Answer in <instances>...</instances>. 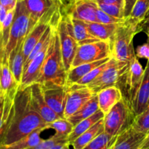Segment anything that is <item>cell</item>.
<instances>
[{
  "label": "cell",
  "mask_w": 149,
  "mask_h": 149,
  "mask_svg": "<svg viewBox=\"0 0 149 149\" xmlns=\"http://www.w3.org/2000/svg\"><path fill=\"white\" fill-rule=\"evenodd\" d=\"M1 96H0V102H1Z\"/></svg>",
  "instance_id": "obj_47"
},
{
  "label": "cell",
  "mask_w": 149,
  "mask_h": 149,
  "mask_svg": "<svg viewBox=\"0 0 149 149\" xmlns=\"http://www.w3.org/2000/svg\"><path fill=\"white\" fill-rule=\"evenodd\" d=\"M138 25L127 18H125L119 24L114 34L109 40L112 58L130 64L137 58L132 40L135 35L140 32Z\"/></svg>",
  "instance_id": "obj_3"
},
{
  "label": "cell",
  "mask_w": 149,
  "mask_h": 149,
  "mask_svg": "<svg viewBox=\"0 0 149 149\" xmlns=\"http://www.w3.org/2000/svg\"><path fill=\"white\" fill-rule=\"evenodd\" d=\"M149 105V61L144 70L143 77L136 96L132 105L134 115H138L146 109Z\"/></svg>",
  "instance_id": "obj_19"
},
{
  "label": "cell",
  "mask_w": 149,
  "mask_h": 149,
  "mask_svg": "<svg viewBox=\"0 0 149 149\" xmlns=\"http://www.w3.org/2000/svg\"><path fill=\"white\" fill-rule=\"evenodd\" d=\"M87 29L92 35L101 41H109L114 34L120 23L105 24L95 22H86Z\"/></svg>",
  "instance_id": "obj_24"
},
{
  "label": "cell",
  "mask_w": 149,
  "mask_h": 149,
  "mask_svg": "<svg viewBox=\"0 0 149 149\" xmlns=\"http://www.w3.org/2000/svg\"><path fill=\"white\" fill-rule=\"evenodd\" d=\"M103 118L96 123L94 126H93L87 131L81 134L79 137H77L75 140L71 142L70 143V145H72L74 149H82L92 140H94L97 136L105 131Z\"/></svg>",
  "instance_id": "obj_25"
},
{
  "label": "cell",
  "mask_w": 149,
  "mask_h": 149,
  "mask_svg": "<svg viewBox=\"0 0 149 149\" xmlns=\"http://www.w3.org/2000/svg\"><path fill=\"white\" fill-rule=\"evenodd\" d=\"M15 96H1L0 102V147L4 145L6 135L10 128L14 111Z\"/></svg>",
  "instance_id": "obj_18"
},
{
  "label": "cell",
  "mask_w": 149,
  "mask_h": 149,
  "mask_svg": "<svg viewBox=\"0 0 149 149\" xmlns=\"http://www.w3.org/2000/svg\"><path fill=\"white\" fill-rule=\"evenodd\" d=\"M97 97L99 109L106 115L123 98V96L119 88L111 86L100 91L97 94Z\"/></svg>",
  "instance_id": "obj_21"
},
{
  "label": "cell",
  "mask_w": 149,
  "mask_h": 149,
  "mask_svg": "<svg viewBox=\"0 0 149 149\" xmlns=\"http://www.w3.org/2000/svg\"><path fill=\"white\" fill-rule=\"evenodd\" d=\"M15 10L9 11L6 18L1 25V33H0V49H4L6 51V47L8 43L9 37H10V29H11L12 23L14 18Z\"/></svg>",
  "instance_id": "obj_32"
},
{
  "label": "cell",
  "mask_w": 149,
  "mask_h": 149,
  "mask_svg": "<svg viewBox=\"0 0 149 149\" xmlns=\"http://www.w3.org/2000/svg\"><path fill=\"white\" fill-rule=\"evenodd\" d=\"M74 127V125L65 118H59L47 124L48 129H52L55 131L56 135L65 139H68Z\"/></svg>",
  "instance_id": "obj_30"
},
{
  "label": "cell",
  "mask_w": 149,
  "mask_h": 149,
  "mask_svg": "<svg viewBox=\"0 0 149 149\" xmlns=\"http://www.w3.org/2000/svg\"><path fill=\"white\" fill-rule=\"evenodd\" d=\"M23 42L17 45L9 56V65L16 82L20 86L24 70L25 58L23 55Z\"/></svg>",
  "instance_id": "obj_22"
},
{
  "label": "cell",
  "mask_w": 149,
  "mask_h": 149,
  "mask_svg": "<svg viewBox=\"0 0 149 149\" xmlns=\"http://www.w3.org/2000/svg\"><path fill=\"white\" fill-rule=\"evenodd\" d=\"M30 14L23 1H18L15 10L14 18L10 29L8 43L6 47L7 56L20 43L24 42L29 33Z\"/></svg>",
  "instance_id": "obj_5"
},
{
  "label": "cell",
  "mask_w": 149,
  "mask_h": 149,
  "mask_svg": "<svg viewBox=\"0 0 149 149\" xmlns=\"http://www.w3.org/2000/svg\"><path fill=\"white\" fill-rule=\"evenodd\" d=\"M104 13L120 19H125V6L118 4H97Z\"/></svg>",
  "instance_id": "obj_34"
},
{
  "label": "cell",
  "mask_w": 149,
  "mask_h": 149,
  "mask_svg": "<svg viewBox=\"0 0 149 149\" xmlns=\"http://www.w3.org/2000/svg\"><path fill=\"white\" fill-rule=\"evenodd\" d=\"M146 136L137 131L130 126L118 134L116 141L110 149H140Z\"/></svg>",
  "instance_id": "obj_17"
},
{
  "label": "cell",
  "mask_w": 149,
  "mask_h": 149,
  "mask_svg": "<svg viewBox=\"0 0 149 149\" xmlns=\"http://www.w3.org/2000/svg\"><path fill=\"white\" fill-rule=\"evenodd\" d=\"M116 137L117 136H111L103 131L82 149H110L116 141Z\"/></svg>",
  "instance_id": "obj_29"
},
{
  "label": "cell",
  "mask_w": 149,
  "mask_h": 149,
  "mask_svg": "<svg viewBox=\"0 0 149 149\" xmlns=\"http://www.w3.org/2000/svg\"><path fill=\"white\" fill-rule=\"evenodd\" d=\"M0 149H4V148H1V147H0Z\"/></svg>",
  "instance_id": "obj_50"
},
{
  "label": "cell",
  "mask_w": 149,
  "mask_h": 149,
  "mask_svg": "<svg viewBox=\"0 0 149 149\" xmlns=\"http://www.w3.org/2000/svg\"><path fill=\"white\" fill-rule=\"evenodd\" d=\"M111 57L109 58H103L100 61H95V62L87 63V64H83L81 65H79L77 67L71 68L69 71L67 72V84L71 85L73 83H76L78 80L82 78L84 76L88 74L89 72L95 69L96 67H99L101 64L106 63L111 59Z\"/></svg>",
  "instance_id": "obj_23"
},
{
  "label": "cell",
  "mask_w": 149,
  "mask_h": 149,
  "mask_svg": "<svg viewBox=\"0 0 149 149\" xmlns=\"http://www.w3.org/2000/svg\"><path fill=\"white\" fill-rule=\"evenodd\" d=\"M52 34H53V32H52ZM51 40H52V37L49 39V42L46 44L45 48L35 56V58L31 61L30 64L24 70L18 90H23L26 88H29L32 84L36 83V81L39 79V75H40L41 71H42V69L43 67L47 56Z\"/></svg>",
  "instance_id": "obj_12"
},
{
  "label": "cell",
  "mask_w": 149,
  "mask_h": 149,
  "mask_svg": "<svg viewBox=\"0 0 149 149\" xmlns=\"http://www.w3.org/2000/svg\"><path fill=\"white\" fill-rule=\"evenodd\" d=\"M23 0H17V1H23Z\"/></svg>",
  "instance_id": "obj_48"
},
{
  "label": "cell",
  "mask_w": 149,
  "mask_h": 149,
  "mask_svg": "<svg viewBox=\"0 0 149 149\" xmlns=\"http://www.w3.org/2000/svg\"><path fill=\"white\" fill-rule=\"evenodd\" d=\"M144 74V69L135 58L130 64L126 73L121 78L116 87L119 88L122 93L124 99L132 109V105L139 89Z\"/></svg>",
  "instance_id": "obj_6"
},
{
  "label": "cell",
  "mask_w": 149,
  "mask_h": 149,
  "mask_svg": "<svg viewBox=\"0 0 149 149\" xmlns=\"http://www.w3.org/2000/svg\"><path fill=\"white\" fill-rule=\"evenodd\" d=\"M23 2L30 14V32L39 19L56 1L53 0H23Z\"/></svg>",
  "instance_id": "obj_20"
},
{
  "label": "cell",
  "mask_w": 149,
  "mask_h": 149,
  "mask_svg": "<svg viewBox=\"0 0 149 149\" xmlns=\"http://www.w3.org/2000/svg\"><path fill=\"white\" fill-rule=\"evenodd\" d=\"M40 85V84H39ZM42 93L49 108L61 118H64L65 102L68 92V86H42Z\"/></svg>",
  "instance_id": "obj_13"
},
{
  "label": "cell",
  "mask_w": 149,
  "mask_h": 149,
  "mask_svg": "<svg viewBox=\"0 0 149 149\" xmlns=\"http://www.w3.org/2000/svg\"><path fill=\"white\" fill-rule=\"evenodd\" d=\"M129 65L128 63L122 62L111 58L109 67L87 86L96 95L106 88L117 86L121 78L128 70Z\"/></svg>",
  "instance_id": "obj_7"
},
{
  "label": "cell",
  "mask_w": 149,
  "mask_h": 149,
  "mask_svg": "<svg viewBox=\"0 0 149 149\" xmlns=\"http://www.w3.org/2000/svg\"><path fill=\"white\" fill-rule=\"evenodd\" d=\"M111 59L109 60V61H107L106 63H104V64H101L99 67H96L95 69H94L93 70H92L90 72H89L88 74H86L85 76L82 77V78L80 79L77 82V84L80 85V86H87L89 83H90L91 82H93V80L95 78H97L99 75L102 73V72L103 70H106L109 65L110 64V61Z\"/></svg>",
  "instance_id": "obj_35"
},
{
  "label": "cell",
  "mask_w": 149,
  "mask_h": 149,
  "mask_svg": "<svg viewBox=\"0 0 149 149\" xmlns=\"http://www.w3.org/2000/svg\"><path fill=\"white\" fill-rule=\"evenodd\" d=\"M47 124L31 105L29 88L18 90L14 99V111L3 145H9Z\"/></svg>",
  "instance_id": "obj_1"
},
{
  "label": "cell",
  "mask_w": 149,
  "mask_h": 149,
  "mask_svg": "<svg viewBox=\"0 0 149 149\" xmlns=\"http://www.w3.org/2000/svg\"><path fill=\"white\" fill-rule=\"evenodd\" d=\"M104 116V113L100 110H99L98 111H97L93 115L86 118V119L83 120L81 122H79L77 125L74 126L72 132L70 134V135L68 137V143L70 144L71 142L75 140L77 137H79L81 134H82L83 133L87 131L89 129L91 128L93 126H94L96 123H97L99 121L103 119Z\"/></svg>",
  "instance_id": "obj_26"
},
{
  "label": "cell",
  "mask_w": 149,
  "mask_h": 149,
  "mask_svg": "<svg viewBox=\"0 0 149 149\" xmlns=\"http://www.w3.org/2000/svg\"><path fill=\"white\" fill-rule=\"evenodd\" d=\"M109 57L111 58L109 41L100 40L79 45L71 68L83 64L100 61Z\"/></svg>",
  "instance_id": "obj_8"
},
{
  "label": "cell",
  "mask_w": 149,
  "mask_h": 149,
  "mask_svg": "<svg viewBox=\"0 0 149 149\" xmlns=\"http://www.w3.org/2000/svg\"><path fill=\"white\" fill-rule=\"evenodd\" d=\"M140 149H149V134L146 136Z\"/></svg>",
  "instance_id": "obj_44"
},
{
  "label": "cell",
  "mask_w": 149,
  "mask_h": 149,
  "mask_svg": "<svg viewBox=\"0 0 149 149\" xmlns=\"http://www.w3.org/2000/svg\"><path fill=\"white\" fill-rule=\"evenodd\" d=\"M135 56L138 58H146L149 61V41L137 47Z\"/></svg>",
  "instance_id": "obj_38"
},
{
  "label": "cell",
  "mask_w": 149,
  "mask_h": 149,
  "mask_svg": "<svg viewBox=\"0 0 149 149\" xmlns=\"http://www.w3.org/2000/svg\"><path fill=\"white\" fill-rule=\"evenodd\" d=\"M65 143H68V139L63 138L55 134L49 139L43 140L37 145L29 149H52L54 146L57 145L65 144Z\"/></svg>",
  "instance_id": "obj_36"
},
{
  "label": "cell",
  "mask_w": 149,
  "mask_h": 149,
  "mask_svg": "<svg viewBox=\"0 0 149 149\" xmlns=\"http://www.w3.org/2000/svg\"><path fill=\"white\" fill-rule=\"evenodd\" d=\"M67 86H68V92L64 110L65 119L77 112L88 101L96 96L87 86H80L77 83Z\"/></svg>",
  "instance_id": "obj_9"
},
{
  "label": "cell",
  "mask_w": 149,
  "mask_h": 149,
  "mask_svg": "<svg viewBox=\"0 0 149 149\" xmlns=\"http://www.w3.org/2000/svg\"><path fill=\"white\" fill-rule=\"evenodd\" d=\"M8 13V10H7L5 7H3L2 5L0 4V24L1 25L2 24V23L4 22V19L6 18V16H7Z\"/></svg>",
  "instance_id": "obj_43"
},
{
  "label": "cell",
  "mask_w": 149,
  "mask_h": 149,
  "mask_svg": "<svg viewBox=\"0 0 149 149\" xmlns=\"http://www.w3.org/2000/svg\"><path fill=\"white\" fill-rule=\"evenodd\" d=\"M0 33H1V24H0Z\"/></svg>",
  "instance_id": "obj_49"
},
{
  "label": "cell",
  "mask_w": 149,
  "mask_h": 149,
  "mask_svg": "<svg viewBox=\"0 0 149 149\" xmlns=\"http://www.w3.org/2000/svg\"><path fill=\"white\" fill-rule=\"evenodd\" d=\"M99 110L100 109H99L97 97V95H96L93 99L88 101L84 106L81 107L77 112H76L71 116L67 118V120L70 121L74 127L77 124L81 122V121L93 115V114L95 113Z\"/></svg>",
  "instance_id": "obj_27"
},
{
  "label": "cell",
  "mask_w": 149,
  "mask_h": 149,
  "mask_svg": "<svg viewBox=\"0 0 149 149\" xmlns=\"http://www.w3.org/2000/svg\"><path fill=\"white\" fill-rule=\"evenodd\" d=\"M57 32L59 37L63 61L65 70L68 72L71 68V65L79 47V44L68 32L65 18L63 14L62 18L57 26Z\"/></svg>",
  "instance_id": "obj_10"
},
{
  "label": "cell",
  "mask_w": 149,
  "mask_h": 149,
  "mask_svg": "<svg viewBox=\"0 0 149 149\" xmlns=\"http://www.w3.org/2000/svg\"><path fill=\"white\" fill-rule=\"evenodd\" d=\"M96 17H97V22L105 24H113V23H121L125 20V19L117 18L113 17L107 13H104L103 10L100 8H97L96 11Z\"/></svg>",
  "instance_id": "obj_37"
},
{
  "label": "cell",
  "mask_w": 149,
  "mask_h": 149,
  "mask_svg": "<svg viewBox=\"0 0 149 149\" xmlns=\"http://www.w3.org/2000/svg\"><path fill=\"white\" fill-rule=\"evenodd\" d=\"M53 1H62V0H53Z\"/></svg>",
  "instance_id": "obj_46"
},
{
  "label": "cell",
  "mask_w": 149,
  "mask_h": 149,
  "mask_svg": "<svg viewBox=\"0 0 149 149\" xmlns=\"http://www.w3.org/2000/svg\"><path fill=\"white\" fill-rule=\"evenodd\" d=\"M131 126L138 132L148 135L149 134V105L141 114L135 115Z\"/></svg>",
  "instance_id": "obj_33"
},
{
  "label": "cell",
  "mask_w": 149,
  "mask_h": 149,
  "mask_svg": "<svg viewBox=\"0 0 149 149\" xmlns=\"http://www.w3.org/2000/svg\"><path fill=\"white\" fill-rule=\"evenodd\" d=\"M97 4H118L125 6V0H95Z\"/></svg>",
  "instance_id": "obj_42"
},
{
  "label": "cell",
  "mask_w": 149,
  "mask_h": 149,
  "mask_svg": "<svg viewBox=\"0 0 149 149\" xmlns=\"http://www.w3.org/2000/svg\"><path fill=\"white\" fill-rule=\"evenodd\" d=\"M137 0H125V18L129 17Z\"/></svg>",
  "instance_id": "obj_41"
},
{
  "label": "cell",
  "mask_w": 149,
  "mask_h": 149,
  "mask_svg": "<svg viewBox=\"0 0 149 149\" xmlns=\"http://www.w3.org/2000/svg\"><path fill=\"white\" fill-rule=\"evenodd\" d=\"M138 29H139L140 32H143L146 34L149 41V10L142 21L138 25Z\"/></svg>",
  "instance_id": "obj_39"
},
{
  "label": "cell",
  "mask_w": 149,
  "mask_h": 149,
  "mask_svg": "<svg viewBox=\"0 0 149 149\" xmlns=\"http://www.w3.org/2000/svg\"><path fill=\"white\" fill-rule=\"evenodd\" d=\"M135 118L133 112L122 98L103 118L105 132L111 136H117L132 125Z\"/></svg>",
  "instance_id": "obj_4"
},
{
  "label": "cell",
  "mask_w": 149,
  "mask_h": 149,
  "mask_svg": "<svg viewBox=\"0 0 149 149\" xmlns=\"http://www.w3.org/2000/svg\"><path fill=\"white\" fill-rule=\"evenodd\" d=\"M46 129L41 128L36 131H33L31 134H28L26 137H23L18 141L13 143L9 145H2L1 148L4 149H29L35 147L39 143L43 140L40 137V134Z\"/></svg>",
  "instance_id": "obj_28"
},
{
  "label": "cell",
  "mask_w": 149,
  "mask_h": 149,
  "mask_svg": "<svg viewBox=\"0 0 149 149\" xmlns=\"http://www.w3.org/2000/svg\"><path fill=\"white\" fill-rule=\"evenodd\" d=\"M18 89V83L10 68L6 51L0 49V96H15Z\"/></svg>",
  "instance_id": "obj_14"
},
{
  "label": "cell",
  "mask_w": 149,
  "mask_h": 149,
  "mask_svg": "<svg viewBox=\"0 0 149 149\" xmlns=\"http://www.w3.org/2000/svg\"><path fill=\"white\" fill-rule=\"evenodd\" d=\"M149 10V0H137L129 17L127 18L139 24Z\"/></svg>",
  "instance_id": "obj_31"
},
{
  "label": "cell",
  "mask_w": 149,
  "mask_h": 149,
  "mask_svg": "<svg viewBox=\"0 0 149 149\" xmlns=\"http://www.w3.org/2000/svg\"><path fill=\"white\" fill-rule=\"evenodd\" d=\"M63 15L65 18L67 29H68V32L78 42L79 45L100 41L98 39L95 37L93 35H92V34L87 29L86 22L72 18L71 17H70V15L64 13L63 11Z\"/></svg>",
  "instance_id": "obj_16"
},
{
  "label": "cell",
  "mask_w": 149,
  "mask_h": 149,
  "mask_svg": "<svg viewBox=\"0 0 149 149\" xmlns=\"http://www.w3.org/2000/svg\"><path fill=\"white\" fill-rule=\"evenodd\" d=\"M29 88L30 91L31 105L47 124L61 118L47 105L39 83H33Z\"/></svg>",
  "instance_id": "obj_15"
},
{
  "label": "cell",
  "mask_w": 149,
  "mask_h": 149,
  "mask_svg": "<svg viewBox=\"0 0 149 149\" xmlns=\"http://www.w3.org/2000/svg\"><path fill=\"white\" fill-rule=\"evenodd\" d=\"M17 2V0H0V4L5 7L8 11L15 10Z\"/></svg>",
  "instance_id": "obj_40"
},
{
  "label": "cell",
  "mask_w": 149,
  "mask_h": 149,
  "mask_svg": "<svg viewBox=\"0 0 149 149\" xmlns=\"http://www.w3.org/2000/svg\"><path fill=\"white\" fill-rule=\"evenodd\" d=\"M98 6L95 0H72L70 4L64 6L63 11L72 18L84 22H97L96 11Z\"/></svg>",
  "instance_id": "obj_11"
},
{
  "label": "cell",
  "mask_w": 149,
  "mask_h": 149,
  "mask_svg": "<svg viewBox=\"0 0 149 149\" xmlns=\"http://www.w3.org/2000/svg\"><path fill=\"white\" fill-rule=\"evenodd\" d=\"M61 149H71L70 148V144L69 143H66V144L63 145Z\"/></svg>",
  "instance_id": "obj_45"
},
{
  "label": "cell",
  "mask_w": 149,
  "mask_h": 149,
  "mask_svg": "<svg viewBox=\"0 0 149 149\" xmlns=\"http://www.w3.org/2000/svg\"><path fill=\"white\" fill-rule=\"evenodd\" d=\"M58 25L54 29L47 56L36 83L42 86L62 87L67 84V72L63 61L59 37L57 32Z\"/></svg>",
  "instance_id": "obj_2"
}]
</instances>
